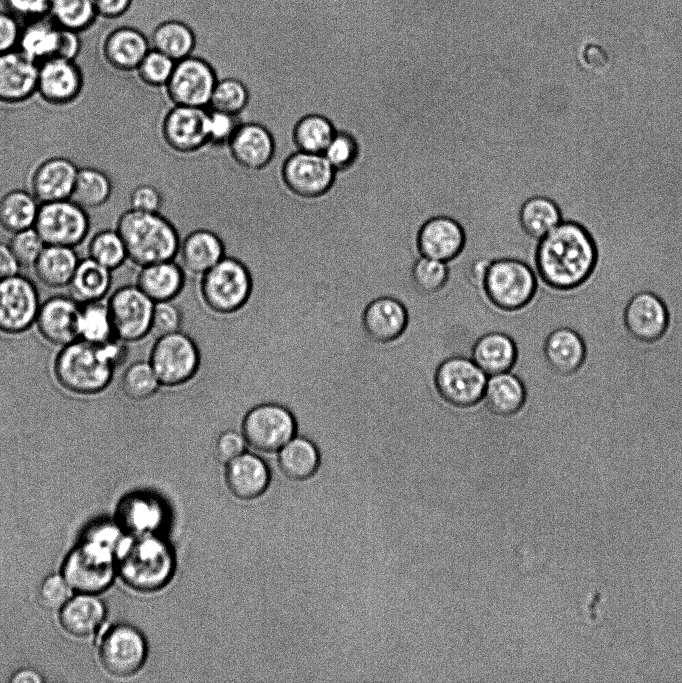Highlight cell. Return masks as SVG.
Returning a JSON list of instances; mask_svg holds the SVG:
<instances>
[{"label":"cell","mask_w":682,"mask_h":683,"mask_svg":"<svg viewBox=\"0 0 682 683\" xmlns=\"http://www.w3.org/2000/svg\"><path fill=\"white\" fill-rule=\"evenodd\" d=\"M40 203L32 194L14 189L0 197V227L11 234L34 226Z\"/></svg>","instance_id":"74e56055"},{"label":"cell","mask_w":682,"mask_h":683,"mask_svg":"<svg viewBox=\"0 0 682 683\" xmlns=\"http://www.w3.org/2000/svg\"><path fill=\"white\" fill-rule=\"evenodd\" d=\"M175 63L168 56L151 48L135 72L145 85L153 88H164L173 72Z\"/></svg>","instance_id":"f907efd6"},{"label":"cell","mask_w":682,"mask_h":683,"mask_svg":"<svg viewBox=\"0 0 682 683\" xmlns=\"http://www.w3.org/2000/svg\"><path fill=\"white\" fill-rule=\"evenodd\" d=\"M528 392L522 379L511 371L489 376L482 401L494 416L510 418L526 405Z\"/></svg>","instance_id":"4dcf8cb0"},{"label":"cell","mask_w":682,"mask_h":683,"mask_svg":"<svg viewBox=\"0 0 682 683\" xmlns=\"http://www.w3.org/2000/svg\"><path fill=\"white\" fill-rule=\"evenodd\" d=\"M321 453L309 438L296 434L279 451L278 465L291 480H305L318 470Z\"/></svg>","instance_id":"836d02e7"},{"label":"cell","mask_w":682,"mask_h":683,"mask_svg":"<svg viewBox=\"0 0 682 683\" xmlns=\"http://www.w3.org/2000/svg\"><path fill=\"white\" fill-rule=\"evenodd\" d=\"M121 524L134 534L153 533L161 524L163 510L158 501L146 495L125 499L118 509Z\"/></svg>","instance_id":"60d3db41"},{"label":"cell","mask_w":682,"mask_h":683,"mask_svg":"<svg viewBox=\"0 0 682 683\" xmlns=\"http://www.w3.org/2000/svg\"><path fill=\"white\" fill-rule=\"evenodd\" d=\"M9 246L20 267H31L46 244L34 227L12 234Z\"/></svg>","instance_id":"f5cc1de1"},{"label":"cell","mask_w":682,"mask_h":683,"mask_svg":"<svg viewBox=\"0 0 682 683\" xmlns=\"http://www.w3.org/2000/svg\"><path fill=\"white\" fill-rule=\"evenodd\" d=\"M217 81L208 61L190 55L175 63L164 89L172 105L208 108Z\"/></svg>","instance_id":"5bb4252c"},{"label":"cell","mask_w":682,"mask_h":683,"mask_svg":"<svg viewBox=\"0 0 682 683\" xmlns=\"http://www.w3.org/2000/svg\"><path fill=\"white\" fill-rule=\"evenodd\" d=\"M33 227L46 245L73 248L86 238L90 222L84 208L65 199L40 203Z\"/></svg>","instance_id":"7c38bea8"},{"label":"cell","mask_w":682,"mask_h":683,"mask_svg":"<svg viewBox=\"0 0 682 683\" xmlns=\"http://www.w3.org/2000/svg\"><path fill=\"white\" fill-rule=\"evenodd\" d=\"M151 49L150 40L138 29L121 26L105 37L102 54L109 66L121 72L135 71Z\"/></svg>","instance_id":"f1b7e54d"},{"label":"cell","mask_w":682,"mask_h":683,"mask_svg":"<svg viewBox=\"0 0 682 683\" xmlns=\"http://www.w3.org/2000/svg\"><path fill=\"white\" fill-rule=\"evenodd\" d=\"M358 144L355 137L348 131L336 129L328 146L323 152L330 165L336 172L346 170L355 161Z\"/></svg>","instance_id":"816d5d0a"},{"label":"cell","mask_w":682,"mask_h":683,"mask_svg":"<svg viewBox=\"0 0 682 683\" xmlns=\"http://www.w3.org/2000/svg\"><path fill=\"white\" fill-rule=\"evenodd\" d=\"M70 588L64 577L58 575L47 577L39 588L40 604L49 610L61 608L69 600Z\"/></svg>","instance_id":"6f0895ef"},{"label":"cell","mask_w":682,"mask_h":683,"mask_svg":"<svg viewBox=\"0 0 682 683\" xmlns=\"http://www.w3.org/2000/svg\"><path fill=\"white\" fill-rule=\"evenodd\" d=\"M488 376L472 360L461 355L444 359L436 368L433 383L438 396L449 406L467 409L478 405Z\"/></svg>","instance_id":"ba28073f"},{"label":"cell","mask_w":682,"mask_h":683,"mask_svg":"<svg viewBox=\"0 0 682 683\" xmlns=\"http://www.w3.org/2000/svg\"><path fill=\"white\" fill-rule=\"evenodd\" d=\"M22 23L5 9L0 10V54L17 49Z\"/></svg>","instance_id":"94428289"},{"label":"cell","mask_w":682,"mask_h":683,"mask_svg":"<svg viewBox=\"0 0 682 683\" xmlns=\"http://www.w3.org/2000/svg\"><path fill=\"white\" fill-rule=\"evenodd\" d=\"M546 366L553 373L568 376L578 371L586 358V345L573 328L561 326L552 329L542 343Z\"/></svg>","instance_id":"d4e9b609"},{"label":"cell","mask_w":682,"mask_h":683,"mask_svg":"<svg viewBox=\"0 0 682 683\" xmlns=\"http://www.w3.org/2000/svg\"><path fill=\"white\" fill-rule=\"evenodd\" d=\"M519 220L524 231L540 240L563 221L560 206L550 197L534 195L524 201Z\"/></svg>","instance_id":"f35d334b"},{"label":"cell","mask_w":682,"mask_h":683,"mask_svg":"<svg viewBox=\"0 0 682 683\" xmlns=\"http://www.w3.org/2000/svg\"><path fill=\"white\" fill-rule=\"evenodd\" d=\"M105 609L100 600L89 594L69 599L62 607L59 619L62 627L78 637L89 636L101 625Z\"/></svg>","instance_id":"e575fe53"},{"label":"cell","mask_w":682,"mask_h":683,"mask_svg":"<svg viewBox=\"0 0 682 683\" xmlns=\"http://www.w3.org/2000/svg\"><path fill=\"white\" fill-rule=\"evenodd\" d=\"M130 209L142 212H160L163 196L160 190L151 184L136 186L129 198Z\"/></svg>","instance_id":"91938a15"},{"label":"cell","mask_w":682,"mask_h":683,"mask_svg":"<svg viewBox=\"0 0 682 683\" xmlns=\"http://www.w3.org/2000/svg\"><path fill=\"white\" fill-rule=\"evenodd\" d=\"M186 273L174 259L141 267L137 286L154 302L173 300L182 290Z\"/></svg>","instance_id":"d6a6232c"},{"label":"cell","mask_w":682,"mask_h":683,"mask_svg":"<svg viewBox=\"0 0 682 683\" xmlns=\"http://www.w3.org/2000/svg\"><path fill=\"white\" fill-rule=\"evenodd\" d=\"M81 304L72 297L55 296L40 307L36 324L40 335L50 344L65 346L79 338Z\"/></svg>","instance_id":"603a6c76"},{"label":"cell","mask_w":682,"mask_h":683,"mask_svg":"<svg viewBox=\"0 0 682 683\" xmlns=\"http://www.w3.org/2000/svg\"><path fill=\"white\" fill-rule=\"evenodd\" d=\"M39 65L18 49L0 54V102L16 104L37 92Z\"/></svg>","instance_id":"cb8c5ba5"},{"label":"cell","mask_w":682,"mask_h":683,"mask_svg":"<svg viewBox=\"0 0 682 683\" xmlns=\"http://www.w3.org/2000/svg\"><path fill=\"white\" fill-rule=\"evenodd\" d=\"M161 386L149 360L132 363L125 370L121 381L123 393L130 400L137 402L150 399Z\"/></svg>","instance_id":"7dc6e473"},{"label":"cell","mask_w":682,"mask_h":683,"mask_svg":"<svg viewBox=\"0 0 682 683\" xmlns=\"http://www.w3.org/2000/svg\"><path fill=\"white\" fill-rule=\"evenodd\" d=\"M250 101L247 86L239 79L227 77L218 79L212 92L208 109L232 115H241Z\"/></svg>","instance_id":"c3c4849f"},{"label":"cell","mask_w":682,"mask_h":683,"mask_svg":"<svg viewBox=\"0 0 682 683\" xmlns=\"http://www.w3.org/2000/svg\"><path fill=\"white\" fill-rule=\"evenodd\" d=\"M78 262L72 247L46 245L33 268L44 285L58 288L70 283Z\"/></svg>","instance_id":"d590c367"},{"label":"cell","mask_w":682,"mask_h":683,"mask_svg":"<svg viewBox=\"0 0 682 683\" xmlns=\"http://www.w3.org/2000/svg\"><path fill=\"white\" fill-rule=\"evenodd\" d=\"M17 49L38 65L53 58L75 60L79 33L60 27L49 16L22 23Z\"/></svg>","instance_id":"8fae6325"},{"label":"cell","mask_w":682,"mask_h":683,"mask_svg":"<svg viewBox=\"0 0 682 683\" xmlns=\"http://www.w3.org/2000/svg\"><path fill=\"white\" fill-rule=\"evenodd\" d=\"M77 166L64 157H51L41 162L31 177V192L39 203L69 199Z\"/></svg>","instance_id":"83f0119b"},{"label":"cell","mask_w":682,"mask_h":683,"mask_svg":"<svg viewBox=\"0 0 682 683\" xmlns=\"http://www.w3.org/2000/svg\"><path fill=\"white\" fill-rule=\"evenodd\" d=\"M48 16L60 27L79 34L99 17L93 0H49Z\"/></svg>","instance_id":"ee69618b"},{"label":"cell","mask_w":682,"mask_h":683,"mask_svg":"<svg viewBox=\"0 0 682 683\" xmlns=\"http://www.w3.org/2000/svg\"><path fill=\"white\" fill-rule=\"evenodd\" d=\"M3 9L26 23L48 16L49 0H1Z\"/></svg>","instance_id":"680465c9"},{"label":"cell","mask_w":682,"mask_h":683,"mask_svg":"<svg viewBox=\"0 0 682 683\" xmlns=\"http://www.w3.org/2000/svg\"><path fill=\"white\" fill-rule=\"evenodd\" d=\"M285 187L295 196L319 199L332 189L336 171L322 153L296 150L288 155L281 167Z\"/></svg>","instance_id":"4fadbf2b"},{"label":"cell","mask_w":682,"mask_h":683,"mask_svg":"<svg viewBox=\"0 0 682 683\" xmlns=\"http://www.w3.org/2000/svg\"><path fill=\"white\" fill-rule=\"evenodd\" d=\"M99 655L102 665L109 673L119 677L130 676L145 661L146 643L135 628L118 625L103 637Z\"/></svg>","instance_id":"d6986e66"},{"label":"cell","mask_w":682,"mask_h":683,"mask_svg":"<svg viewBox=\"0 0 682 683\" xmlns=\"http://www.w3.org/2000/svg\"><path fill=\"white\" fill-rule=\"evenodd\" d=\"M597 258V245L586 228L562 221L538 241L534 270L546 287L567 291L588 280Z\"/></svg>","instance_id":"6da1fadb"},{"label":"cell","mask_w":682,"mask_h":683,"mask_svg":"<svg viewBox=\"0 0 682 683\" xmlns=\"http://www.w3.org/2000/svg\"><path fill=\"white\" fill-rule=\"evenodd\" d=\"M116 230L125 245L127 259L137 266L173 260L181 238L176 226L160 212L124 211Z\"/></svg>","instance_id":"277c9868"},{"label":"cell","mask_w":682,"mask_h":683,"mask_svg":"<svg viewBox=\"0 0 682 683\" xmlns=\"http://www.w3.org/2000/svg\"><path fill=\"white\" fill-rule=\"evenodd\" d=\"M13 682H40V676L32 670H21L14 674Z\"/></svg>","instance_id":"e7e4bbea"},{"label":"cell","mask_w":682,"mask_h":683,"mask_svg":"<svg viewBox=\"0 0 682 683\" xmlns=\"http://www.w3.org/2000/svg\"><path fill=\"white\" fill-rule=\"evenodd\" d=\"M518 355L514 339L500 331L483 334L471 349L472 360L488 377L511 371L516 365Z\"/></svg>","instance_id":"1f68e13d"},{"label":"cell","mask_w":682,"mask_h":683,"mask_svg":"<svg viewBox=\"0 0 682 683\" xmlns=\"http://www.w3.org/2000/svg\"><path fill=\"white\" fill-rule=\"evenodd\" d=\"M335 133V124L329 116L309 113L294 124L292 141L298 151L323 154Z\"/></svg>","instance_id":"ab89813d"},{"label":"cell","mask_w":682,"mask_h":683,"mask_svg":"<svg viewBox=\"0 0 682 683\" xmlns=\"http://www.w3.org/2000/svg\"><path fill=\"white\" fill-rule=\"evenodd\" d=\"M149 362L160 384L174 387L193 378L199 367L200 354L194 340L183 331H177L154 341Z\"/></svg>","instance_id":"30bf717a"},{"label":"cell","mask_w":682,"mask_h":683,"mask_svg":"<svg viewBox=\"0 0 682 683\" xmlns=\"http://www.w3.org/2000/svg\"><path fill=\"white\" fill-rule=\"evenodd\" d=\"M464 244L465 234L462 226L448 216L428 219L418 235L420 254L446 263L461 253Z\"/></svg>","instance_id":"484cf974"},{"label":"cell","mask_w":682,"mask_h":683,"mask_svg":"<svg viewBox=\"0 0 682 683\" xmlns=\"http://www.w3.org/2000/svg\"><path fill=\"white\" fill-rule=\"evenodd\" d=\"M514 1H515V0H514ZM513 7H514V3H513ZM513 7H512V11H513Z\"/></svg>","instance_id":"03108f58"},{"label":"cell","mask_w":682,"mask_h":683,"mask_svg":"<svg viewBox=\"0 0 682 683\" xmlns=\"http://www.w3.org/2000/svg\"><path fill=\"white\" fill-rule=\"evenodd\" d=\"M111 284V270L88 257L79 260L69 283L72 298L80 304L101 300Z\"/></svg>","instance_id":"8d00e7d4"},{"label":"cell","mask_w":682,"mask_h":683,"mask_svg":"<svg viewBox=\"0 0 682 683\" xmlns=\"http://www.w3.org/2000/svg\"><path fill=\"white\" fill-rule=\"evenodd\" d=\"M133 0H93L99 17L117 19L130 8Z\"/></svg>","instance_id":"6125c7cd"},{"label":"cell","mask_w":682,"mask_h":683,"mask_svg":"<svg viewBox=\"0 0 682 683\" xmlns=\"http://www.w3.org/2000/svg\"><path fill=\"white\" fill-rule=\"evenodd\" d=\"M19 267L9 244L0 241V279L16 275Z\"/></svg>","instance_id":"be15d7a7"},{"label":"cell","mask_w":682,"mask_h":683,"mask_svg":"<svg viewBox=\"0 0 682 683\" xmlns=\"http://www.w3.org/2000/svg\"><path fill=\"white\" fill-rule=\"evenodd\" d=\"M361 324L368 338L376 343L387 344L404 334L409 324V313L399 299L380 296L365 306Z\"/></svg>","instance_id":"7402d4cb"},{"label":"cell","mask_w":682,"mask_h":683,"mask_svg":"<svg viewBox=\"0 0 682 683\" xmlns=\"http://www.w3.org/2000/svg\"><path fill=\"white\" fill-rule=\"evenodd\" d=\"M127 356L125 341L114 338L104 344L82 339L62 346L54 362L57 382L67 391L92 395L105 389L112 380L114 369Z\"/></svg>","instance_id":"7a4b0ae2"},{"label":"cell","mask_w":682,"mask_h":683,"mask_svg":"<svg viewBox=\"0 0 682 683\" xmlns=\"http://www.w3.org/2000/svg\"><path fill=\"white\" fill-rule=\"evenodd\" d=\"M208 108L172 105L161 123V136L174 152L191 154L208 145Z\"/></svg>","instance_id":"e0dca14e"},{"label":"cell","mask_w":682,"mask_h":683,"mask_svg":"<svg viewBox=\"0 0 682 683\" xmlns=\"http://www.w3.org/2000/svg\"><path fill=\"white\" fill-rule=\"evenodd\" d=\"M78 332L79 339L94 344H104L116 338L108 305L100 300L81 304Z\"/></svg>","instance_id":"f6af8a7d"},{"label":"cell","mask_w":682,"mask_h":683,"mask_svg":"<svg viewBox=\"0 0 682 683\" xmlns=\"http://www.w3.org/2000/svg\"><path fill=\"white\" fill-rule=\"evenodd\" d=\"M223 239L214 231L199 228L189 232L180 241L177 257L183 270L201 276L226 255Z\"/></svg>","instance_id":"4316f807"},{"label":"cell","mask_w":682,"mask_h":683,"mask_svg":"<svg viewBox=\"0 0 682 683\" xmlns=\"http://www.w3.org/2000/svg\"><path fill=\"white\" fill-rule=\"evenodd\" d=\"M451 276L449 264L419 256L412 264L409 278L413 287L423 295H433L446 287Z\"/></svg>","instance_id":"bcb514c9"},{"label":"cell","mask_w":682,"mask_h":683,"mask_svg":"<svg viewBox=\"0 0 682 683\" xmlns=\"http://www.w3.org/2000/svg\"><path fill=\"white\" fill-rule=\"evenodd\" d=\"M247 444L258 451L278 452L297 434L292 412L276 402H263L247 411L241 423Z\"/></svg>","instance_id":"9c48e42d"},{"label":"cell","mask_w":682,"mask_h":683,"mask_svg":"<svg viewBox=\"0 0 682 683\" xmlns=\"http://www.w3.org/2000/svg\"><path fill=\"white\" fill-rule=\"evenodd\" d=\"M538 285L539 279L530 264L514 257H500L490 262L481 290L497 309L515 312L533 302Z\"/></svg>","instance_id":"8992f818"},{"label":"cell","mask_w":682,"mask_h":683,"mask_svg":"<svg viewBox=\"0 0 682 683\" xmlns=\"http://www.w3.org/2000/svg\"><path fill=\"white\" fill-rule=\"evenodd\" d=\"M150 44L151 48L177 62L192 55L196 38L187 24L177 20H169L160 23L154 29Z\"/></svg>","instance_id":"b9f144b4"},{"label":"cell","mask_w":682,"mask_h":683,"mask_svg":"<svg viewBox=\"0 0 682 683\" xmlns=\"http://www.w3.org/2000/svg\"><path fill=\"white\" fill-rule=\"evenodd\" d=\"M200 291L205 304L214 312L232 313L248 300L252 280L246 264L231 255L200 276Z\"/></svg>","instance_id":"52a82bcc"},{"label":"cell","mask_w":682,"mask_h":683,"mask_svg":"<svg viewBox=\"0 0 682 683\" xmlns=\"http://www.w3.org/2000/svg\"><path fill=\"white\" fill-rule=\"evenodd\" d=\"M111 193V181L103 171L83 167L78 169L69 199L87 210L106 203Z\"/></svg>","instance_id":"7bdbcfd3"},{"label":"cell","mask_w":682,"mask_h":683,"mask_svg":"<svg viewBox=\"0 0 682 683\" xmlns=\"http://www.w3.org/2000/svg\"><path fill=\"white\" fill-rule=\"evenodd\" d=\"M227 148L233 161L243 169L266 168L275 155L276 144L271 131L257 122H242Z\"/></svg>","instance_id":"ffe728a7"},{"label":"cell","mask_w":682,"mask_h":683,"mask_svg":"<svg viewBox=\"0 0 682 683\" xmlns=\"http://www.w3.org/2000/svg\"><path fill=\"white\" fill-rule=\"evenodd\" d=\"M247 442L240 430L222 431L214 444V456L218 462L227 464L246 451Z\"/></svg>","instance_id":"9f6ffc18"},{"label":"cell","mask_w":682,"mask_h":683,"mask_svg":"<svg viewBox=\"0 0 682 683\" xmlns=\"http://www.w3.org/2000/svg\"><path fill=\"white\" fill-rule=\"evenodd\" d=\"M242 122L240 115L208 109V145L214 147L227 146Z\"/></svg>","instance_id":"db71d44e"},{"label":"cell","mask_w":682,"mask_h":683,"mask_svg":"<svg viewBox=\"0 0 682 683\" xmlns=\"http://www.w3.org/2000/svg\"><path fill=\"white\" fill-rule=\"evenodd\" d=\"M88 255L109 270L118 268L127 259L125 245L116 229L95 233L88 244Z\"/></svg>","instance_id":"681fc988"},{"label":"cell","mask_w":682,"mask_h":683,"mask_svg":"<svg viewBox=\"0 0 682 683\" xmlns=\"http://www.w3.org/2000/svg\"><path fill=\"white\" fill-rule=\"evenodd\" d=\"M183 316L180 308L172 301L155 302L150 332L155 340L181 330Z\"/></svg>","instance_id":"11a10c76"},{"label":"cell","mask_w":682,"mask_h":683,"mask_svg":"<svg viewBox=\"0 0 682 683\" xmlns=\"http://www.w3.org/2000/svg\"><path fill=\"white\" fill-rule=\"evenodd\" d=\"M116 558L123 579L138 590L161 588L173 572L171 549L153 533L134 534L125 538Z\"/></svg>","instance_id":"5b68a950"},{"label":"cell","mask_w":682,"mask_h":683,"mask_svg":"<svg viewBox=\"0 0 682 683\" xmlns=\"http://www.w3.org/2000/svg\"><path fill=\"white\" fill-rule=\"evenodd\" d=\"M76 546L63 566L69 586L83 594L106 589L112 581L117 551L125 539L113 526H100Z\"/></svg>","instance_id":"3957f363"},{"label":"cell","mask_w":682,"mask_h":683,"mask_svg":"<svg viewBox=\"0 0 682 683\" xmlns=\"http://www.w3.org/2000/svg\"><path fill=\"white\" fill-rule=\"evenodd\" d=\"M38 294L33 283L18 274L0 279V331L18 334L36 321Z\"/></svg>","instance_id":"2e32d148"},{"label":"cell","mask_w":682,"mask_h":683,"mask_svg":"<svg viewBox=\"0 0 682 683\" xmlns=\"http://www.w3.org/2000/svg\"><path fill=\"white\" fill-rule=\"evenodd\" d=\"M270 473L264 460L244 452L226 464L225 480L229 490L240 499H253L268 486Z\"/></svg>","instance_id":"f546056e"},{"label":"cell","mask_w":682,"mask_h":683,"mask_svg":"<svg viewBox=\"0 0 682 683\" xmlns=\"http://www.w3.org/2000/svg\"><path fill=\"white\" fill-rule=\"evenodd\" d=\"M83 87V74L75 62L53 58L39 64L37 92L51 105L73 102Z\"/></svg>","instance_id":"44dd1931"},{"label":"cell","mask_w":682,"mask_h":683,"mask_svg":"<svg viewBox=\"0 0 682 683\" xmlns=\"http://www.w3.org/2000/svg\"><path fill=\"white\" fill-rule=\"evenodd\" d=\"M623 324L632 339L643 343L655 342L668 328L667 306L657 294L649 290L638 291L624 307Z\"/></svg>","instance_id":"ac0fdd59"},{"label":"cell","mask_w":682,"mask_h":683,"mask_svg":"<svg viewBox=\"0 0 682 683\" xmlns=\"http://www.w3.org/2000/svg\"><path fill=\"white\" fill-rule=\"evenodd\" d=\"M154 304L137 285L117 289L107 303L116 337L134 342L149 335Z\"/></svg>","instance_id":"9a60e30c"}]
</instances>
